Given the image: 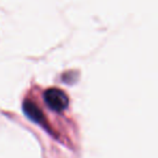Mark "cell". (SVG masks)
I'll use <instances>...</instances> for the list:
<instances>
[{
    "mask_svg": "<svg viewBox=\"0 0 158 158\" xmlns=\"http://www.w3.org/2000/svg\"><path fill=\"white\" fill-rule=\"evenodd\" d=\"M44 100L47 106L54 112H63L68 106V98L62 90L56 88H50L44 91Z\"/></svg>",
    "mask_w": 158,
    "mask_h": 158,
    "instance_id": "1",
    "label": "cell"
}]
</instances>
